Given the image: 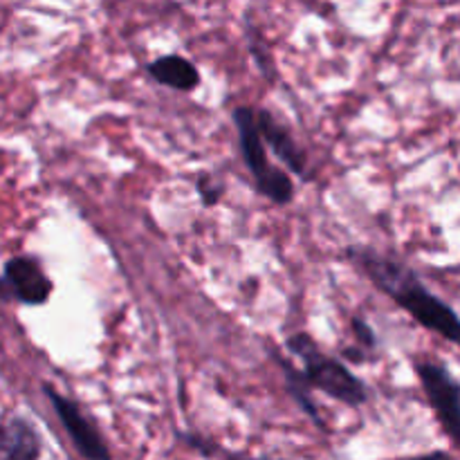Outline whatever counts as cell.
I'll list each match as a JSON object with an SVG mask.
<instances>
[{"label":"cell","mask_w":460,"mask_h":460,"mask_svg":"<svg viewBox=\"0 0 460 460\" xmlns=\"http://www.w3.org/2000/svg\"><path fill=\"white\" fill-rule=\"evenodd\" d=\"M449 456L445 452H429L422 454V456H409V458H398V460H447Z\"/></svg>","instance_id":"cell-13"},{"label":"cell","mask_w":460,"mask_h":460,"mask_svg":"<svg viewBox=\"0 0 460 460\" xmlns=\"http://www.w3.org/2000/svg\"><path fill=\"white\" fill-rule=\"evenodd\" d=\"M286 349L304 362V377L313 391H322L328 398L359 409L368 402V386L340 359L331 358L319 349L308 332H295L288 337Z\"/></svg>","instance_id":"cell-2"},{"label":"cell","mask_w":460,"mask_h":460,"mask_svg":"<svg viewBox=\"0 0 460 460\" xmlns=\"http://www.w3.org/2000/svg\"><path fill=\"white\" fill-rule=\"evenodd\" d=\"M43 394L48 398V402L52 404L54 413H57L58 422L66 429L67 438H70L72 447L76 449L84 460H112L111 447L103 440L102 431L97 429L93 420L81 411L79 404L75 400L66 398V395L58 394L57 389H52L49 385H43Z\"/></svg>","instance_id":"cell-5"},{"label":"cell","mask_w":460,"mask_h":460,"mask_svg":"<svg viewBox=\"0 0 460 460\" xmlns=\"http://www.w3.org/2000/svg\"><path fill=\"white\" fill-rule=\"evenodd\" d=\"M43 440L27 418L12 416L3 427V460H40Z\"/></svg>","instance_id":"cell-8"},{"label":"cell","mask_w":460,"mask_h":460,"mask_svg":"<svg viewBox=\"0 0 460 460\" xmlns=\"http://www.w3.org/2000/svg\"><path fill=\"white\" fill-rule=\"evenodd\" d=\"M54 292L52 279L34 256H12L3 268V295L21 305H45Z\"/></svg>","instance_id":"cell-6"},{"label":"cell","mask_w":460,"mask_h":460,"mask_svg":"<svg viewBox=\"0 0 460 460\" xmlns=\"http://www.w3.org/2000/svg\"><path fill=\"white\" fill-rule=\"evenodd\" d=\"M225 460H274V458H254V456H245V454H236V452H223Z\"/></svg>","instance_id":"cell-14"},{"label":"cell","mask_w":460,"mask_h":460,"mask_svg":"<svg viewBox=\"0 0 460 460\" xmlns=\"http://www.w3.org/2000/svg\"><path fill=\"white\" fill-rule=\"evenodd\" d=\"M353 332H355V340H358L362 346H367V349H373V346L377 344L376 332H373V328L368 326L362 317L353 319Z\"/></svg>","instance_id":"cell-12"},{"label":"cell","mask_w":460,"mask_h":460,"mask_svg":"<svg viewBox=\"0 0 460 460\" xmlns=\"http://www.w3.org/2000/svg\"><path fill=\"white\" fill-rule=\"evenodd\" d=\"M196 189H198V193H200L202 205H205V207H214L216 202L220 200V193H223V189H220L218 184H216V180L214 178H207V175L198 178Z\"/></svg>","instance_id":"cell-11"},{"label":"cell","mask_w":460,"mask_h":460,"mask_svg":"<svg viewBox=\"0 0 460 460\" xmlns=\"http://www.w3.org/2000/svg\"><path fill=\"white\" fill-rule=\"evenodd\" d=\"M148 76L160 85L180 93H193L200 85V72L189 58L180 54H164L146 66Z\"/></svg>","instance_id":"cell-9"},{"label":"cell","mask_w":460,"mask_h":460,"mask_svg":"<svg viewBox=\"0 0 460 460\" xmlns=\"http://www.w3.org/2000/svg\"><path fill=\"white\" fill-rule=\"evenodd\" d=\"M232 119L238 130V144H241L243 160H245V166L250 169L261 196H265L270 202H274L279 207L290 205L295 200V182L290 178V171L279 169V166H274L268 160V151H265L268 144H265L263 135H261L256 108H234Z\"/></svg>","instance_id":"cell-3"},{"label":"cell","mask_w":460,"mask_h":460,"mask_svg":"<svg viewBox=\"0 0 460 460\" xmlns=\"http://www.w3.org/2000/svg\"><path fill=\"white\" fill-rule=\"evenodd\" d=\"M346 256L362 270L368 281L385 292L395 305L416 319L422 328L452 341L460 349V317L456 310L445 304L440 296L427 290L420 279L400 261L382 256L367 247H349Z\"/></svg>","instance_id":"cell-1"},{"label":"cell","mask_w":460,"mask_h":460,"mask_svg":"<svg viewBox=\"0 0 460 460\" xmlns=\"http://www.w3.org/2000/svg\"><path fill=\"white\" fill-rule=\"evenodd\" d=\"M416 373L440 427L460 449V382L447 367L436 362H416Z\"/></svg>","instance_id":"cell-4"},{"label":"cell","mask_w":460,"mask_h":460,"mask_svg":"<svg viewBox=\"0 0 460 460\" xmlns=\"http://www.w3.org/2000/svg\"><path fill=\"white\" fill-rule=\"evenodd\" d=\"M272 355H274V359H277L279 368L283 371V377H286V389H288V394H290V398L295 400V402L299 404L301 411H304L305 416L314 422V427H319V429H326V422H323L317 404L313 402V395H310L313 394V389H310L308 382H305L304 371H299V368H296L290 359H286L281 353H277L274 349H272Z\"/></svg>","instance_id":"cell-10"},{"label":"cell","mask_w":460,"mask_h":460,"mask_svg":"<svg viewBox=\"0 0 460 460\" xmlns=\"http://www.w3.org/2000/svg\"><path fill=\"white\" fill-rule=\"evenodd\" d=\"M259 115V128L263 135L265 144L270 146V151L288 166L292 175H299L305 178L308 175V157L301 151V146L296 144V139L292 137V133L288 130V126H283L268 108H259L256 111Z\"/></svg>","instance_id":"cell-7"}]
</instances>
